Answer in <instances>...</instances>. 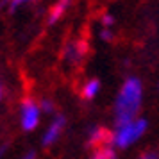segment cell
Returning <instances> with one entry per match:
<instances>
[{
  "label": "cell",
  "instance_id": "16",
  "mask_svg": "<svg viewBox=\"0 0 159 159\" xmlns=\"http://www.w3.org/2000/svg\"><path fill=\"white\" fill-rule=\"evenodd\" d=\"M4 150H6V147H0V159H2V156H4Z\"/></svg>",
  "mask_w": 159,
  "mask_h": 159
},
{
  "label": "cell",
  "instance_id": "4",
  "mask_svg": "<svg viewBox=\"0 0 159 159\" xmlns=\"http://www.w3.org/2000/svg\"><path fill=\"white\" fill-rule=\"evenodd\" d=\"M66 127V118L63 115H56L50 120V123L47 125L43 136H41V145L43 147H52L54 143H57L59 138L63 136Z\"/></svg>",
  "mask_w": 159,
  "mask_h": 159
},
{
  "label": "cell",
  "instance_id": "5",
  "mask_svg": "<svg viewBox=\"0 0 159 159\" xmlns=\"http://www.w3.org/2000/svg\"><path fill=\"white\" fill-rule=\"evenodd\" d=\"M88 52V45L84 41H72L65 47V59L72 65H79Z\"/></svg>",
  "mask_w": 159,
  "mask_h": 159
},
{
  "label": "cell",
  "instance_id": "17",
  "mask_svg": "<svg viewBox=\"0 0 159 159\" xmlns=\"http://www.w3.org/2000/svg\"><path fill=\"white\" fill-rule=\"evenodd\" d=\"M2 95L4 93H2V86H0V100H2Z\"/></svg>",
  "mask_w": 159,
  "mask_h": 159
},
{
  "label": "cell",
  "instance_id": "11",
  "mask_svg": "<svg viewBox=\"0 0 159 159\" xmlns=\"http://www.w3.org/2000/svg\"><path fill=\"white\" fill-rule=\"evenodd\" d=\"M39 106H41L43 113H54V102L48 100V98H43V100L39 102Z\"/></svg>",
  "mask_w": 159,
  "mask_h": 159
},
{
  "label": "cell",
  "instance_id": "9",
  "mask_svg": "<svg viewBox=\"0 0 159 159\" xmlns=\"http://www.w3.org/2000/svg\"><path fill=\"white\" fill-rule=\"evenodd\" d=\"M89 159H116V148L111 145H104L100 148H95Z\"/></svg>",
  "mask_w": 159,
  "mask_h": 159
},
{
  "label": "cell",
  "instance_id": "8",
  "mask_svg": "<svg viewBox=\"0 0 159 159\" xmlns=\"http://www.w3.org/2000/svg\"><path fill=\"white\" fill-rule=\"evenodd\" d=\"M72 6V0H57L54 6H52L50 13H48V25H54V23H57L63 15H65L68 7Z\"/></svg>",
  "mask_w": 159,
  "mask_h": 159
},
{
  "label": "cell",
  "instance_id": "13",
  "mask_svg": "<svg viewBox=\"0 0 159 159\" xmlns=\"http://www.w3.org/2000/svg\"><path fill=\"white\" fill-rule=\"evenodd\" d=\"M29 2H34V0H11V4H9V11H16L18 7H22L23 4H29Z\"/></svg>",
  "mask_w": 159,
  "mask_h": 159
},
{
  "label": "cell",
  "instance_id": "15",
  "mask_svg": "<svg viewBox=\"0 0 159 159\" xmlns=\"http://www.w3.org/2000/svg\"><path fill=\"white\" fill-rule=\"evenodd\" d=\"M20 159H36V152H27V154H25V156H22V157Z\"/></svg>",
  "mask_w": 159,
  "mask_h": 159
},
{
  "label": "cell",
  "instance_id": "7",
  "mask_svg": "<svg viewBox=\"0 0 159 159\" xmlns=\"http://www.w3.org/2000/svg\"><path fill=\"white\" fill-rule=\"evenodd\" d=\"M100 89H102V84H100L98 79H88L86 82L82 84V88H80V97H82L84 100H93V98L98 97Z\"/></svg>",
  "mask_w": 159,
  "mask_h": 159
},
{
  "label": "cell",
  "instance_id": "2",
  "mask_svg": "<svg viewBox=\"0 0 159 159\" xmlns=\"http://www.w3.org/2000/svg\"><path fill=\"white\" fill-rule=\"evenodd\" d=\"M147 129H148V123L141 116L123 120V122H115V127L109 132V145L115 147L116 150L130 148L145 136Z\"/></svg>",
  "mask_w": 159,
  "mask_h": 159
},
{
  "label": "cell",
  "instance_id": "1",
  "mask_svg": "<svg viewBox=\"0 0 159 159\" xmlns=\"http://www.w3.org/2000/svg\"><path fill=\"white\" fill-rule=\"evenodd\" d=\"M143 82L138 77H127L122 82V86L118 89L115 97V106H113V113H115V122H123V120H130V118H138L141 106H143Z\"/></svg>",
  "mask_w": 159,
  "mask_h": 159
},
{
  "label": "cell",
  "instance_id": "12",
  "mask_svg": "<svg viewBox=\"0 0 159 159\" xmlns=\"http://www.w3.org/2000/svg\"><path fill=\"white\" fill-rule=\"evenodd\" d=\"M113 29H100V39L102 41H113Z\"/></svg>",
  "mask_w": 159,
  "mask_h": 159
},
{
  "label": "cell",
  "instance_id": "10",
  "mask_svg": "<svg viewBox=\"0 0 159 159\" xmlns=\"http://www.w3.org/2000/svg\"><path fill=\"white\" fill-rule=\"evenodd\" d=\"M100 23H102V29H113L116 20H115V16L111 15V13H104L102 18H100Z\"/></svg>",
  "mask_w": 159,
  "mask_h": 159
},
{
  "label": "cell",
  "instance_id": "18",
  "mask_svg": "<svg viewBox=\"0 0 159 159\" xmlns=\"http://www.w3.org/2000/svg\"><path fill=\"white\" fill-rule=\"evenodd\" d=\"M157 91H159V82H157Z\"/></svg>",
  "mask_w": 159,
  "mask_h": 159
},
{
  "label": "cell",
  "instance_id": "3",
  "mask_svg": "<svg viewBox=\"0 0 159 159\" xmlns=\"http://www.w3.org/2000/svg\"><path fill=\"white\" fill-rule=\"evenodd\" d=\"M41 115H43V111H41L39 102L32 100V98H25L20 106V125H22V129L27 130V132L34 130L41 122Z\"/></svg>",
  "mask_w": 159,
  "mask_h": 159
},
{
  "label": "cell",
  "instance_id": "14",
  "mask_svg": "<svg viewBox=\"0 0 159 159\" xmlns=\"http://www.w3.org/2000/svg\"><path fill=\"white\" fill-rule=\"evenodd\" d=\"M136 159H159V154H156V152H143Z\"/></svg>",
  "mask_w": 159,
  "mask_h": 159
},
{
  "label": "cell",
  "instance_id": "6",
  "mask_svg": "<svg viewBox=\"0 0 159 159\" xmlns=\"http://www.w3.org/2000/svg\"><path fill=\"white\" fill-rule=\"evenodd\" d=\"M88 145L95 148H100L104 145H109V132L102 125H93L88 130Z\"/></svg>",
  "mask_w": 159,
  "mask_h": 159
}]
</instances>
